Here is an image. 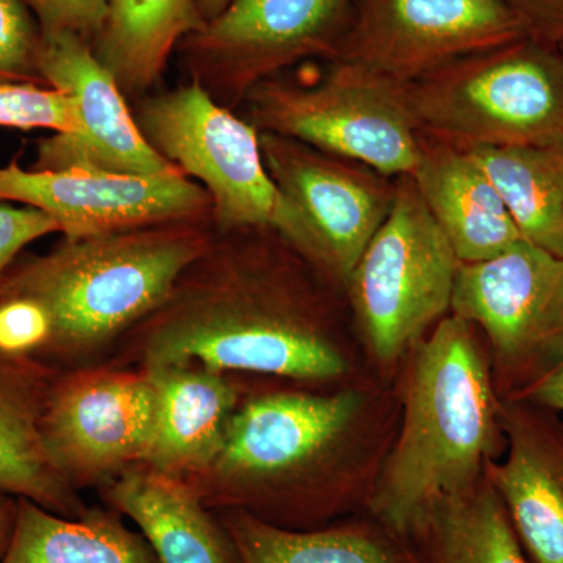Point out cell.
<instances>
[{
  "instance_id": "cell-1",
  "label": "cell",
  "mask_w": 563,
  "mask_h": 563,
  "mask_svg": "<svg viewBox=\"0 0 563 563\" xmlns=\"http://www.w3.org/2000/svg\"><path fill=\"white\" fill-rule=\"evenodd\" d=\"M301 252L269 229L218 233L154 310L144 365H192L295 379L346 369L322 328V307L299 272Z\"/></svg>"
},
{
  "instance_id": "cell-2",
  "label": "cell",
  "mask_w": 563,
  "mask_h": 563,
  "mask_svg": "<svg viewBox=\"0 0 563 563\" xmlns=\"http://www.w3.org/2000/svg\"><path fill=\"white\" fill-rule=\"evenodd\" d=\"M415 350L401 435L368 501L374 521L396 539L476 487L504 439L501 404L473 325L450 313Z\"/></svg>"
},
{
  "instance_id": "cell-3",
  "label": "cell",
  "mask_w": 563,
  "mask_h": 563,
  "mask_svg": "<svg viewBox=\"0 0 563 563\" xmlns=\"http://www.w3.org/2000/svg\"><path fill=\"white\" fill-rule=\"evenodd\" d=\"M214 236L211 218H201L63 239L47 254L13 263L3 277L49 313L52 357H73L150 317Z\"/></svg>"
},
{
  "instance_id": "cell-4",
  "label": "cell",
  "mask_w": 563,
  "mask_h": 563,
  "mask_svg": "<svg viewBox=\"0 0 563 563\" xmlns=\"http://www.w3.org/2000/svg\"><path fill=\"white\" fill-rule=\"evenodd\" d=\"M418 132L462 150L563 146V51L529 38L406 85Z\"/></svg>"
},
{
  "instance_id": "cell-5",
  "label": "cell",
  "mask_w": 563,
  "mask_h": 563,
  "mask_svg": "<svg viewBox=\"0 0 563 563\" xmlns=\"http://www.w3.org/2000/svg\"><path fill=\"white\" fill-rule=\"evenodd\" d=\"M133 117L147 143L209 192L214 231L269 229L313 265L309 228L269 176L251 122L190 80L146 96Z\"/></svg>"
},
{
  "instance_id": "cell-6",
  "label": "cell",
  "mask_w": 563,
  "mask_h": 563,
  "mask_svg": "<svg viewBox=\"0 0 563 563\" xmlns=\"http://www.w3.org/2000/svg\"><path fill=\"white\" fill-rule=\"evenodd\" d=\"M240 107L261 133L301 141L391 179L412 174L420 157L406 85L358 63L325 62L313 81L279 74L255 85Z\"/></svg>"
},
{
  "instance_id": "cell-7",
  "label": "cell",
  "mask_w": 563,
  "mask_h": 563,
  "mask_svg": "<svg viewBox=\"0 0 563 563\" xmlns=\"http://www.w3.org/2000/svg\"><path fill=\"white\" fill-rule=\"evenodd\" d=\"M395 181L390 213L344 284L363 339L384 362L413 347L451 313L461 266L412 176Z\"/></svg>"
},
{
  "instance_id": "cell-8",
  "label": "cell",
  "mask_w": 563,
  "mask_h": 563,
  "mask_svg": "<svg viewBox=\"0 0 563 563\" xmlns=\"http://www.w3.org/2000/svg\"><path fill=\"white\" fill-rule=\"evenodd\" d=\"M352 0H229L177 46L188 80L225 109L298 63L333 62L350 31Z\"/></svg>"
},
{
  "instance_id": "cell-9",
  "label": "cell",
  "mask_w": 563,
  "mask_h": 563,
  "mask_svg": "<svg viewBox=\"0 0 563 563\" xmlns=\"http://www.w3.org/2000/svg\"><path fill=\"white\" fill-rule=\"evenodd\" d=\"M451 313L483 329L523 391L563 361V258L520 240L488 261L461 263Z\"/></svg>"
},
{
  "instance_id": "cell-10",
  "label": "cell",
  "mask_w": 563,
  "mask_h": 563,
  "mask_svg": "<svg viewBox=\"0 0 563 563\" xmlns=\"http://www.w3.org/2000/svg\"><path fill=\"white\" fill-rule=\"evenodd\" d=\"M526 36L501 0H352L350 31L336 60L409 85L459 58Z\"/></svg>"
},
{
  "instance_id": "cell-11",
  "label": "cell",
  "mask_w": 563,
  "mask_h": 563,
  "mask_svg": "<svg viewBox=\"0 0 563 563\" xmlns=\"http://www.w3.org/2000/svg\"><path fill=\"white\" fill-rule=\"evenodd\" d=\"M261 147L269 176L309 228L314 266L344 287L390 213L395 179L273 133H261Z\"/></svg>"
},
{
  "instance_id": "cell-12",
  "label": "cell",
  "mask_w": 563,
  "mask_h": 563,
  "mask_svg": "<svg viewBox=\"0 0 563 563\" xmlns=\"http://www.w3.org/2000/svg\"><path fill=\"white\" fill-rule=\"evenodd\" d=\"M40 70L47 87L66 91L74 99L80 131L40 140L32 169L185 176L144 139L128 99L87 41L73 33L43 36Z\"/></svg>"
},
{
  "instance_id": "cell-13",
  "label": "cell",
  "mask_w": 563,
  "mask_h": 563,
  "mask_svg": "<svg viewBox=\"0 0 563 563\" xmlns=\"http://www.w3.org/2000/svg\"><path fill=\"white\" fill-rule=\"evenodd\" d=\"M154 420L146 373H76L52 379L41 437L51 465L74 487L143 462Z\"/></svg>"
},
{
  "instance_id": "cell-14",
  "label": "cell",
  "mask_w": 563,
  "mask_h": 563,
  "mask_svg": "<svg viewBox=\"0 0 563 563\" xmlns=\"http://www.w3.org/2000/svg\"><path fill=\"white\" fill-rule=\"evenodd\" d=\"M357 410L354 393H280L247 402L233 413L221 453L206 473L217 479L196 493L207 507L243 509L252 488L274 484L324 454Z\"/></svg>"
},
{
  "instance_id": "cell-15",
  "label": "cell",
  "mask_w": 563,
  "mask_h": 563,
  "mask_svg": "<svg viewBox=\"0 0 563 563\" xmlns=\"http://www.w3.org/2000/svg\"><path fill=\"white\" fill-rule=\"evenodd\" d=\"M0 202L49 214L65 239L129 231L161 222L211 218V199L187 176L132 177L62 169L0 166Z\"/></svg>"
},
{
  "instance_id": "cell-16",
  "label": "cell",
  "mask_w": 563,
  "mask_h": 563,
  "mask_svg": "<svg viewBox=\"0 0 563 563\" xmlns=\"http://www.w3.org/2000/svg\"><path fill=\"white\" fill-rule=\"evenodd\" d=\"M507 454L485 468L532 563H563V424L501 404Z\"/></svg>"
},
{
  "instance_id": "cell-17",
  "label": "cell",
  "mask_w": 563,
  "mask_h": 563,
  "mask_svg": "<svg viewBox=\"0 0 563 563\" xmlns=\"http://www.w3.org/2000/svg\"><path fill=\"white\" fill-rule=\"evenodd\" d=\"M410 176L461 263L488 261L523 240L468 151L420 133V157Z\"/></svg>"
},
{
  "instance_id": "cell-18",
  "label": "cell",
  "mask_w": 563,
  "mask_h": 563,
  "mask_svg": "<svg viewBox=\"0 0 563 563\" xmlns=\"http://www.w3.org/2000/svg\"><path fill=\"white\" fill-rule=\"evenodd\" d=\"M144 373L155 391L154 431L144 465L180 479L206 474L236 412L235 388L222 373L203 366H151Z\"/></svg>"
},
{
  "instance_id": "cell-19",
  "label": "cell",
  "mask_w": 563,
  "mask_h": 563,
  "mask_svg": "<svg viewBox=\"0 0 563 563\" xmlns=\"http://www.w3.org/2000/svg\"><path fill=\"white\" fill-rule=\"evenodd\" d=\"M107 498L139 526L161 563H240L221 518L180 477L146 465L129 468L111 484Z\"/></svg>"
},
{
  "instance_id": "cell-20",
  "label": "cell",
  "mask_w": 563,
  "mask_h": 563,
  "mask_svg": "<svg viewBox=\"0 0 563 563\" xmlns=\"http://www.w3.org/2000/svg\"><path fill=\"white\" fill-rule=\"evenodd\" d=\"M52 379L46 365L0 358V492L77 518L87 509L51 465L41 437Z\"/></svg>"
},
{
  "instance_id": "cell-21",
  "label": "cell",
  "mask_w": 563,
  "mask_h": 563,
  "mask_svg": "<svg viewBox=\"0 0 563 563\" xmlns=\"http://www.w3.org/2000/svg\"><path fill=\"white\" fill-rule=\"evenodd\" d=\"M203 25L198 0H111L91 47L122 95L135 98L161 81L180 41Z\"/></svg>"
},
{
  "instance_id": "cell-22",
  "label": "cell",
  "mask_w": 563,
  "mask_h": 563,
  "mask_svg": "<svg viewBox=\"0 0 563 563\" xmlns=\"http://www.w3.org/2000/svg\"><path fill=\"white\" fill-rule=\"evenodd\" d=\"M399 540L406 563H529L487 479L433 507Z\"/></svg>"
},
{
  "instance_id": "cell-23",
  "label": "cell",
  "mask_w": 563,
  "mask_h": 563,
  "mask_svg": "<svg viewBox=\"0 0 563 563\" xmlns=\"http://www.w3.org/2000/svg\"><path fill=\"white\" fill-rule=\"evenodd\" d=\"M2 563H161L143 533L117 510L62 517L18 498L16 523Z\"/></svg>"
},
{
  "instance_id": "cell-24",
  "label": "cell",
  "mask_w": 563,
  "mask_h": 563,
  "mask_svg": "<svg viewBox=\"0 0 563 563\" xmlns=\"http://www.w3.org/2000/svg\"><path fill=\"white\" fill-rule=\"evenodd\" d=\"M221 520L240 563H406L401 540L377 523L288 529L240 509Z\"/></svg>"
},
{
  "instance_id": "cell-25",
  "label": "cell",
  "mask_w": 563,
  "mask_h": 563,
  "mask_svg": "<svg viewBox=\"0 0 563 563\" xmlns=\"http://www.w3.org/2000/svg\"><path fill=\"white\" fill-rule=\"evenodd\" d=\"M466 151L495 185L521 239L563 258V146Z\"/></svg>"
},
{
  "instance_id": "cell-26",
  "label": "cell",
  "mask_w": 563,
  "mask_h": 563,
  "mask_svg": "<svg viewBox=\"0 0 563 563\" xmlns=\"http://www.w3.org/2000/svg\"><path fill=\"white\" fill-rule=\"evenodd\" d=\"M0 128L79 133L77 106L68 92L36 84L0 81Z\"/></svg>"
},
{
  "instance_id": "cell-27",
  "label": "cell",
  "mask_w": 563,
  "mask_h": 563,
  "mask_svg": "<svg viewBox=\"0 0 563 563\" xmlns=\"http://www.w3.org/2000/svg\"><path fill=\"white\" fill-rule=\"evenodd\" d=\"M43 35L21 0H0V81L44 85L40 70Z\"/></svg>"
},
{
  "instance_id": "cell-28",
  "label": "cell",
  "mask_w": 563,
  "mask_h": 563,
  "mask_svg": "<svg viewBox=\"0 0 563 563\" xmlns=\"http://www.w3.org/2000/svg\"><path fill=\"white\" fill-rule=\"evenodd\" d=\"M38 22L41 35L73 33L88 44L101 33L111 0H21Z\"/></svg>"
},
{
  "instance_id": "cell-29",
  "label": "cell",
  "mask_w": 563,
  "mask_h": 563,
  "mask_svg": "<svg viewBox=\"0 0 563 563\" xmlns=\"http://www.w3.org/2000/svg\"><path fill=\"white\" fill-rule=\"evenodd\" d=\"M52 233L62 232L49 214L27 206L0 202V280L24 247Z\"/></svg>"
},
{
  "instance_id": "cell-30",
  "label": "cell",
  "mask_w": 563,
  "mask_h": 563,
  "mask_svg": "<svg viewBox=\"0 0 563 563\" xmlns=\"http://www.w3.org/2000/svg\"><path fill=\"white\" fill-rule=\"evenodd\" d=\"M521 24L529 38L563 51V0H501Z\"/></svg>"
},
{
  "instance_id": "cell-31",
  "label": "cell",
  "mask_w": 563,
  "mask_h": 563,
  "mask_svg": "<svg viewBox=\"0 0 563 563\" xmlns=\"http://www.w3.org/2000/svg\"><path fill=\"white\" fill-rule=\"evenodd\" d=\"M517 399L563 412V361L550 373L544 374L542 379L518 393Z\"/></svg>"
},
{
  "instance_id": "cell-32",
  "label": "cell",
  "mask_w": 563,
  "mask_h": 563,
  "mask_svg": "<svg viewBox=\"0 0 563 563\" xmlns=\"http://www.w3.org/2000/svg\"><path fill=\"white\" fill-rule=\"evenodd\" d=\"M18 498L0 492V563L9 550L14 523H16Z\"/></svg>"
},
{
  "instance_id": "cell-33",
  "label": "cell",
  "mask_w": 563,
  "mask_h": 563,
  "mask_svg": "<svg viewBox=\"0 0 563 563\" xmlns=\"http://www.w3.org/2000/svg\"><path fill=\"white\" fill-rule=\"evenodd\" d=\"M229 0H198L199 13L203 21L214 20L228 7Z\"/></svg>"
}]
</instances>
